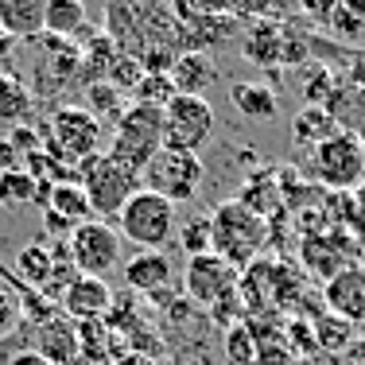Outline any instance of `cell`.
I'll return each instance as SVG.
<instances>
[{
    "mask_svg": "<svg viewBox=\"0 0 365 365\" xmlns=\"http://www.w3.org/2000/svg\"><path fill=\"white\" fill-rule=\"evenodd\" d=\"M171 16L179 24L202 20V16H230V0H171Z\"/></svg>",
    "mask_w": 365,
    "mask_h": 365,
    "instance_id": "cell-36",
    "label": "cell"
},
{
    "mask_svg": "<svg viewBox=\"0 0 365 365\" xmlns=\"http://www.w3.org/2000/svg\"><path fill=\"white\" fill-rule=\"evenodd\" d=\"M8 144H12L16 152L24 155V160H28L31 152H39V148H43V140L36 136V128H31V125H16L12 133H8Z\"/></svg>",
    "mask_w": 365,
    "mask_h": 365,
    "instance_id": "cell-41",
    "label": "cell"
},
{
    "mask_svg": "<svg viewBox=\"0 0 365 365\" xmlns=\"http://www.w3.org/2000/svg\"><path fill=\"white\" fill-rule=\"evenodd\" d=\"M20 168H24V155L8 140H0V171H20Z\"/></svg>",
    "mask_w": 365,
    "mask_h": 365,
    "instance_id": "cell-45",
    "label": "cell"
},
{
    "mask_svg": "<svg viewBox=\"0 0 365 365\" xmlns=\"http://www.w3.org/2000/svg\"><path fill=\"white\" fill-rule=\"evenodd\" d=\"M284 346L295 354H315L319 342H315V327L307 323V319H292L288 327H284Z\"/></svg>",
    "mask_w": 365,
    "mask_h": 365,
    "instance_id": "cell-38",
    "label": "cell"
},
{
    "mask_svg": "<svg viewBox=\"0 0 365 365\" xmlns=\"http://www.w3.org/2000/svg\"><path fill=\"white\" fill-rule=\"evenodd\" d=\"M323 303L330 315L346 323H365V268L346 264L338 276H330L323 284Z\"/></svg>",
    "mask_w": 365,
    "mask_h": 365,
    "instance_id": "cell-12",
    "label": "cell"
},
{
    "mask_svg": "<svg viewBox=\"0 0 365 365\" xmlns=\"http://www.w3.org/2000/svg\"><path fill=\"white\" fill-rule=\"evenodd\" d=\"M175 202L152 195V190H136L117 214V233L128 237L133 245L148 249V253H163L171 237H175Z\"/></svg>",
    "mask_w": 365,
    "mask_h": 365,
    "instance_id": "cell-3",
    "label": "cell"
},
{
    "mask_svg": "<svg viewBox=\"0 0 365 365\" xmlns=\"http://www.w3.org/2000/svg\"><path fill=\"white\" fill-rule=\"evenodd\" d=\"M315 342H319V350H330V354H342V350H354V323H346V319H338V315H323L319 311L315 315Z\"/></svg>",
    "mask_w": 365,
    "mask_h": 365,
    "instance_id": "cell-29",
    "label": "cell"
},
{
    "mask_svg": "<svg viewBox=\"0 0 365 365\" xmlns=\"http://www.w3.org/2000/svg\"><path fill=\"white\" fill-rule=\"evenodd\" d=\"M120 365H152V361H144V358H128V361H120Z\"/></svg>",
    "mask_w": 365,
    "mask_h": 365,
    "instance_id": "cell-50",
    "label": "cell"
},
{
    "mask_svg": "<svg viewBox=\"0 0 365 365\" xmlns=\"http://www.w3.org/2000/svg\"><path fill=\"white\" fill-rule=\"evenodd\" d=\"M257 354H260V346L245 319L225 330V361L230 365H257Z\"/></svg>",
    "mask_w": 365,
    "mask_h": 365,
    "instance_id": "cell-30",
    "label": "cell"
},
{
    "mask_svg": "<svg viewBox=\"0 0 365 365\" xmlns=\"http://www.w3.org/2000/svg\"><path fill=\"white\" fill-rule=\"evenodd\" d=\"M36 354H43L51 365H74L82 346H78V323L66 315H55L51 323L36 330Z\"/></svg>",
    "mask_w": 365,
    "mask_h": 365,
    "instance_id": "cell-16",
    "label": "cell"
},
{
    "mask_svg": "<svg viewBox=\"0 0 365 365\" xmlns=\"http://www.w3.org/2000/svg\"><path fill=\"white\" fill-rule=\"evenodd\" d=\"M354 358L365 365V338H358V342H354Z\"/></svg>",
    "mask_w": 365,
    "mask_h": 365,
    "instance_id": "cell-49",
    "label": "cell"
},
{
    "mask_svg": "<svg viewBox=\"0 0 365 365\" xmlns=\"http://www.w3.org/2000/svg\"><path fill=\"white\" fill-rule=\"evenodd\" d=\"M43 182H36L28 171H0V206H31V202H47Z\"/></svg>",
    "mask_w": 365,
    "mask_h": 365,
    "instance_id": "cell-26",
    "label": "cell"
},
{
    "mask_svg": "<svg viewBox=\"0 0 365 365\" xmlns=\"http://www.w3.org/2000/svg\"><path fill=\"white\" fill-rule=\"evenodd\" d=\"M237 268L225 264L218 253H202V257H187V268H182V292H187L190 303H202V307H214L218 299L237 292Z\"/></svg>",
    "mask_w": 365,
    "mask_h": 365,
    "instance_id": "cell-10",
    "label": "cell"
},
{
    "mask_svg": "<svg viewBox=\"0 0 365 365\" xmlns=\"http://www.w3.org/2000/svg\"><path fill=\"white\" fill-rule=\"evenodd\" d=\"M206 179V168L195 152H171V148H160L155 160L140 171V187L152 190V195L168 198V202H190L198 195Z\"/></svg>",
    "mask_w": 365,
    "mask_h": 365,
    "instance_id": "cell-6",
    "label": "cell"
},
{
    "mask_svg": "<svg viewBox=\"0 0 365 365\" xmlns=\"http://www.w3.org/2000/svg\"><path fill=\"white\" fill-rule=\"evenodd\" d=\"M214 136V109L206 98L175 93L163 106V148L171 152H195Z\"/></svg>",
    "mask_w": 365,
    "mask_h": 365,
    "instance_id": "cell-7",
    "label": "cell"
},
{
    "mask_svg": "<svg viewBox=\"0 0 365 365\" xmlns=\"http://www.w3.org/2000/svg\"><path fill=\"white\" fill-rule=\"evenodd\" d=\"M113 307V292L98 276H74L63 292V311L71 323H90V319H106Z\"/></svg>",
    "mask_w": 365,
    "mask_h": 365,
    "instance_id": "cell-14",
    "label": "cell"
},
{
    "mask_svg": "<svg viewBox=\"0 0 365 365\" xmlns=\"http://www.w3.org/2000/svg\"><path fill=\"white\" fill-rule=\"evenodd\" d=\"M0 28L16 43L47 36V0H0Z\"/></svg>",
    "mask_w": 365,
    "mask_h": 365,
    "instance_id": "cell-15",
    "label": "cell"
},
{
    "mask_svg": "<svg viewBox=\"0 0 365 365\" xmlns=\"http://www.w3.org/2000/svg\"><path fill=\"white\" fill-rule=\"evenodd\" d=\"M43 218H47V222H43V225H47V233H58V237H63V233H74V225L71 222H66V218H58V214H43Z\"/></svg>",
    "mask_w": 365,
    "mask_h": 365,
    "instance_id": "cell-48",
    "label": "cell"
},
{
    "mask_svg": "<svg viewBox=\"0 0 365 365\" xmlns=\"http://www.w3.org/2000/svg\"><path fill=\"white\" fill-rule=\"evenodd\" d=\"M47 206L51 214H58V218H66L78 230L82 222H93V206H90V195H86V187L78 179H66V182H55V187L47 190Z\"/></svg>",
    "mask_w": 365,
    "mask_h": 365,
    "instance_id": "cell-20",
    "label": "cell"
},
{
    "mask_svg": "<svg viewBox=\"0 0 365 365\" xmlns=\"http://www.w3.org/2000/svg\"><path fill=\"white\" fill-rule=\"evenodd\" d=\"M179 245H182V253H187V257L210 253V218H190V222H182Z\"/></svg>",
    "mask_w": 365,
    "mask_h": 365,
    "instance_id": "cell-37",
    "label": "cell"
},
{
    "mask_svg": "<svg viewBox=\"0 0 365 365\" xmlns=\"http://www.w3.org/2000/svg\"><path fill=\"white\" fill-rule=\"evenodd\" d=\"M8 365H51L43 354H36V350H20V354H12L8 358Z\"/></svg>",
    "mask_w": 365,
    "mask_h": 365,
    "instance_id": "cell-47",
    "label": "cell"
},
{
    "mask_svg": "<svg viewBox=\"0 0 365 365\" xmlns=\"http://www.w3.org/2000/svg\"><path fill=\"white\" fill-rule=\"evenodd\" d=\"M330 28L342 39L365 36V0H338L334 16H330Z\"/></svg>",
    "mask_w": 365,
    "mask_h": 365,
    "instance_id": "cell-32",
    "label": "cell"
},
{
    "mask_svg": "<svg viewBox=\"0 0 365 365\" xmlns=\"http://www.w3.org/2000/svg\"><path fill=\"white\" fill-rule=\"evenodd\" d=\"M214 323H222L225 330H230L233 323H241V315H245V303H241V295L233 292V295H225V299H218L214 303Z\"/></svg>",
    "mask_w": 365,
    "mask_h": 365,
    "instance_id": "cell-40",
    "label": "cell"
},
{
    "mask_svg": "<svg viewBox=\"0 0 365 365\" xmlns=\"http://www.w3.org/2000/svg\"><path fill=\"white\" fill-rule=\"evenodd\" d=\"M36 47L43 51V66L36 71V101L47 93H58L66 86H78V71H82V51L74 39H55L43 36L36 39Z\"/></svg>",
    "mask_w": 365,
    "mask_h": 365,
    "instance_id": "cell-11",
    "label": "cell"
},
{
    "mask_svg": "<svg viewBox=\"0 0 365 365\" xmlns=\"http://www.w3.org/2000/svg\"><path fill=\"white\" fill-rule=\"evenodd\" d=\"M272 12H280V0H230L233 20H268Z\"/></svg>",
    "mask_w": 365,
    "mask_h": 365,
    "instance_id": "cell-39",
    "label": "cell"
},
{
    "mask_svg": "<svg viewBox=\"0 0 365 365\" xmlns=\"http://www.w3.org/2000/svg\"><path fill=\"white\" fill-rule=\"evenodd\" d=\"M257 365H295V361H292V350H288V346L276 342V346H260Z\"/></svg>",
    "mask_w": 365,
    "mask_h": 365,
    "instance_id": "cell-43",
    "label": "cell"
},
{
    "mask_svg": "<svg viewBox=\"0 0 365 365\" xmlns=\"http://www.w3.org/2000/svg\"><path fill=\"white\" fill-rule=\"evenodd\" d=\"M338 93V78L330 74V66H319V63H307V74H303V101L307 106H323Z\"/></svg>",
    "mask_w": 365,
    "mask_h": 365,
    "instance_id": "cell-31",
    "label": "cell"
},
{
    "mask_svg": "<svg viewBox=\"0 0 365 365\" xmlns=\"http://www.w3.org/2000/svg\"><path fill=\"white\" fill-rule=\"evenodd\" d=\"M175 276V264H171L168 253H136L133 260L125 264V284L128 292H144V295H160L163 288L171 284Z\"/></svg>",
    "mask_w": 365,
    "mask_h": 365,
    "instance_id": "cell-17",
    "label": "cell"
},
{
    "mask_svg": "<svg viewBox=\"0 0 365 365\" xmlns=\"http://www.w3.org/2000/svg\"><path fill=\"white\" fill-rule=\"evenodd\" d=\"M330 117L338 120V128L350 136H358L365 144V90L361 86H338V93L327 101Z\"/></svg>",
    "mask_w": 365,
    "mask_h": 365,
    "instance_id": "cell-22",
    "label": "cell"
},
{
    "mask_svg": "<svg viewBox=\"0 0 365 365\" xmlns=\"http://www.w3.org/2000/svg\"><path fill=\"white\" fill-rule=\"evenodd\" d=\"M86 109H90L101 125H117L128 109V98L109 82H93V86H86Z\"/></svg>",
    "mask_w": 365,
    "mask_h": 365,
    "instance_id": "cell-28",
    "label": "cell"
},
{
    "mask_svg": "<svg viewBox=\"0 0 365 365\" xmlns=\"http://www.w3.org/2000/svg\"><path fill=\"white\" fill-rule=\"evenodd\" d=\"M171 82H175V93H195L202 98L214 82H218V66L206 51H182L171 66Z\"/></svg>",
    "mask_w": 365,
    "mask_h": 365,
    "instance_id": "cell-18",
    "label": "cell"
},
{
    "mask_svg": "<svg viewBox=\"0 0 365 365\" xmlns=\"http://www.w3.org/2000/svg\"><path fill=\"white\" fill-rule=\"evenodd\" d=\"M303 299V276L299 272H288L284 260L272 264V303L276 307H295Z\"/></svg>",
    "mask_w": 365,
    "mask_h": 365,
    "instance_id": "cell-33",
    "label": "cell"
},
{
    "mask_svg": "<svg viewBox=\"0 0 365 365\" xmlns=\"http://www.w3.org/2000/svg\"><path fill=\"white\" fill-rule=\"evenodd\" d=\"M20 327V299L0 288V334H12Z\"/></svg>",
    "mask_w": 365,
    "mask_h": 365,
    "instance_id": "cell-42",
    "label": "cell"
},
{
    "mask_svg": "<svg viewBox=\"0 0 365 365\" xmlns=\"http://www.w3.org/2000/svg\"><path fill=\"white\" fill-rule=\"evenodd\" d=\"M334 133H342V128H338V120L330 117V109H323V106H303L292 120V136H295V144H303V148H319Z\"/></svg>",
    "mask_w": 365,
    "mask_h": 365,
    "instance_id": "cell-25",
    "label": "cell"
},
{
    "mask_svg": "<svg viewBox=\"0 0 365 365\" xmlns=\"http://www.w3.org/2000/svg\"><path fill=\"white\" fill-rule=\"evenodd\" d=\"M241 51L257 66H284V28L272 20H257L241 43Z\"/></svg>",
    "mask_w": 365,
    "mask_h": 365,
    "instance_id": "cell-19",
    "label": "cell"
},
{
    "mask_svg": "<svg viewBox=\"0 0 365 365\" xmlns=\"http://www.w3.org/2000/svg\"><path fill=\"white\" fill-rule=\"evenodd\" d=\"M71 260H74L78 276H98V280H106L113 268L120 264V233L101 218L82 222L71 233Z\"/></svg>",
    "mask_w": 365,
    "mask_h": 365,
    "instance_id": "cell-8",
    "label": "cell"
},
{
    "mask_svg": "<svg viewBox=\"0 0 365 365\" xmlns=\"http://www.w3.org/2000/svg\"><path fill=\"white\" fill-rule=\"evenodd\" d=\"M230 98H233V109L249 120H272L280 113V101L268 86L260 82H233L230 86Z\"/></svg>",
    "mask_w": 365,
    "mask_h": 365,
    "instance_id": "cell-24",
    "label": "cell"
},
{
    "mask_svg": "<svg viewBox=\"0 0 365 365\" xmlns=\"http://www.w3.org/2000/svg\"><path fill=\"white\" fill-rule=\"evenodd\" d=\"M78 182L90 195L93 218H117L120 206L140 190V171L117 163L109 152H98V155L78 163Z\"/></svg>",
    "mask_w": 365,
    "mask_h": 365,
    "instance_id": "cell-2",
    "label": "cell"
},
{
    "mask_svg": "<svg viewBox=\"0 0 365 365\" xmlns=\"http://www.w3.org/2000/svg\"><path fill=\"white\" fill-rule=\"evenodd\" d=\"M264 249H268V222L260 214L245 210L237 198L222 202L210 214V253H218L237 272L253 264Z\"/></svg>",
    "mask_w": 365,
    "mask_h": 365,
    "instance_id": "cell-1",
    "label": "cell"
},
{
    "mask_svg": "<svg viewBox=\"0 0 365 365\" xmlns=\"http://www.w3.org/2000/svg\"><path fill=\"white\" fill-rule=\"evenodd\" d=\"M106 82H109V86H117V90L128 98V93H133L136 86L144 82V66H140V58H136V55H125V51H120V58L113 63V71H109Z\"/></svg>",
    "mask_w": 365,
    "mask_h": 365,
    "instance_id": "cell-35",
    "label": "cell"
},
{
    "mask_svg": "<svg viewBox=\"0 0 365 365\" xmlns=\"http://www.w3.org/2000/svg\"><path fill=\"white\" fill-rule=\"evenodd\" d=\"M12 47H16V39L0 28V74H12Z\"/></svg>",
    "mask_w": 365,
    "mask_h": 365,
    "instance_id": "cell-46",
    "label": "cell"
},
{
    "mask_svg": "<svg viewBox=\"0 0 365 365\" xmlns=\"http://www.w3.org/2000/svg\"><path fill=\"white\" fill-rule=\"evenodd\" d=\"M101 128L106 125L86 106H63V109H55V117L47 125V140L78 168L82 160L101 152Z\"/></svg>",
    "mask_w": 365,
    "mask_h": 365,
    "instance_id": "cell-9",
    "label": "cell"
},
{
    "mask_svg": "<svg viewBox=\"0 0 365 365\" xmlns=\"http://www.w3.org/2000/svg\"><path fill=\"white\" fill-rule=\"evenodd\" d=\"M237 202L245 206V210L260 214L264 222H272L276 214H280V206H284V190H280V182L268 175V171H260V175H249V182L241 187V195H237Z\"/></svg>",
    "mask_w": 365,
    "mask_h": 365,
    "instance_id": "cell-23",
    "label": "cell"
},
{
    "mask_svg": "<svg viewBox=\"0 0 365 365\" xmlns=\"http://www.w3.org/2000/svg\"><path fill=\"white\" fill-rule=\"evenodd\" d=\"M299 8H303V12H307V16H315V20L330 24V16H334L338 0H299Z\"/></svg>",
    "mask_w": 365,
    "mask_h": 365,
    "instance_id": "cell-44",
    "label": "cell"
},
{
    "mask_svg": "<svg viewBox=\"0 0 365 365\" xmlns=\"http://www.w3.org/2000/svg\"><path fill=\"white\" fill-rule=\"evenodd\" d=\"M311 175L319 187H330L338 195L365 182V144L350 133H334L330 140L311 148Z\"/></svg>",
    "mask_w": 365,
    "mask_h": 365,
    "instance_id": "cell-5",
    "label": "cell"
},
{
    "mask_svg": "<svg viewBox=\"0 0 365 365\" xmlns=\"http://www.w3.org/2000/svg\"><path fill=\"white\" fill-rule=\"evenodd\" d=\"M86 28V0H47V36L74 39Z\"/></svg>",
    "mask_w": 365,
    "mask_h": 365,
    "instance_id": "cell-27",
    "label": "cell"
},
{
    "mask_svg": "<svg viewBox=\"0 0 365 365\" xmlns=\"http://www.w3.org/2000/svg\"><path fill=\"white\" fill-rule=\"evenodd\" d=\"M171 98H175V82H171V74H144V82L133 90L136 106H152V109H163Z\"/></svg>",
    "mask_w": 365,
    "mask_h": 365,
    "instance_id": "cell-34",
    "label": "cell"
},
{
    "mask_svg": "<svg viewBox=\"0 0 365 365\" xmlns=\"http://www.w3.org/2000/svg\"><path fill=\"white\" fill-rule=\"evenodd\" d=\"M31 109H36V90L16 71L0 74V125H28Z\"/></svg>",
    "mask_w": 365,
    "mask_h": 365,
    "instance_id": "cell-21",
    "label": "cell"
},
{
    "mask_svg": "<svg viewBox=\"0 0 365 365\" xmlns=\"http://www.w3.org/2000/svg\"><path fill=\"white\" fill-rule=\"evenodd\" d=\"M346 257H350V237H346L342 230H330V233H319V237H303L299 241L303 268H307L311 276H319L323 284L350 264Z\"/></svg>",
    "mask_w": 365,
    "mask_h": 365,
    "instance_id": "cell-13",
    "label": "cell"
},
{
    "mask_svg": "<svg viewBox=\"0 0 365 365\" xmlns=\"http://www.w3.org/2000/svg\"><path fill=\"white\" fill-rule=\"evenodd\" d=\"M160 148H163V109L128 101L125 117L113 125L109 155L117 163H125V168H133V171H144L148 163L155 160Z\"/></svg>",
    "mask_w": 365,
    "mask_h": 365,
    "instance_id": "cell-4",
    "label": "cell"
}]
</instances>
